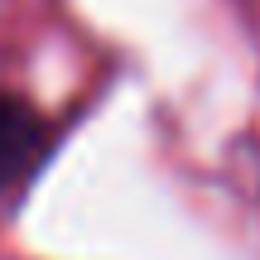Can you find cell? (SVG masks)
Instances as JSON below:
<instances>
[{"label":"cell","mask_w":260,"mask_h":260,"mask_svg":"<svg viewBox=\"0 0 260 260\" xmlns=\"http://www.w3.org/2000/svg\"><path fill=\"white\" fill-rule=\"evenodd\" d=\"M48 149V125L34 106L0 92V188L19 183Z\"/></svg>","instance_id":"1"}]
</instances>
